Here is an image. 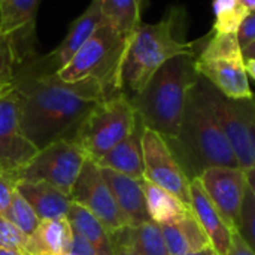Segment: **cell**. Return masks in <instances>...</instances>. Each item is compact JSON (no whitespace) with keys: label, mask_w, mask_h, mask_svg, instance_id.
<instances>
[{"label":"cell","mask_w":255,"mask_h":255,"mask_svg":"<svg viewBox=\"0 0 255 255\" xmlns=\"http://www.w3.org/2000/svg\"><path fill=\"white\" fill-rule=\"evenodd\" d=\"M13 91L22 131L37 149L57 140H73L88 114L109 99L93 78L66 82L58 73H34L19 67Z\"/></svg>","instance_id":"1"},{"label":"cell","mask_w":255,"mask_h":255,"mask_svg":"<svg viewBox=\"0 0 255 255\" xmlns=\"http://www.w3.org/2000/svg\"><path fill=\"white\" fill-rule=\"evenodd\" d=\"M193 55H176L166 61L131 97L142 124L167 142L178 137L188 94L197 82Z\"/></svg>","instance_id":"2"},{"label":"cell","mask_w":255,"mask_h":255,"mask_svg":"<svg viewBox=\"0 0 255 255\" xmlns=\"http://www.w3.org/2000/svg\"><path fill=\"white\" fill-rule=\"evenodd\" d=\"M182 16V9L172 7L155 24L142 22L131 36L121 69V91L128 99L134 97L170 58L176 55L196 57L199 42H187L181 37Z\"/></svg>","instance_id":"3"},{"label":"cell","mask_w":255,"mask_h":255,"mask_svg":"<svg viewBox=\"0 0 255 255\" xmlns=\"http://www.w3.org/2000/svg\"><path fill=\"white\" fill-rule=\"evenodd\" d=\"M169 145L190 181L209 167H239L229 139L194 87L188 94L178 137Z\"/></svg>","instance_id":"4"},{"label":"cell","mask_w":255,"mask_h":255,"mask_svg":"<svg viewBox=\"0 0 255 255\" xmlns=\"http://www.w3.org/2000/svg\"><path fill=\"white\" fill-rule=\"evenodd\" d=\"M131 37L112 22L105 21L81 46L72 61L58 72L66 82L96 79L106 96L115 97L121 91V69Z\"/></svg>","instance_id":"5"},{"label":"cell","mask_w":255,"mask_h":255,"mask_svg":"<svg viewBox=\"0 0 255 255\" xmlns=\"http://www.w3.org/2000/svg\"><path fill=\"white\" fill-rule=\"evenodd\" d=\"M194 66L199 76L229 99L247 100L255 96L238 34L211 31L206 45L194 57Z\"/></svg>","instance_id":"6"},{"label":"cell","mask_w":255,"mask_h":255,"mask_svg":"<svg viewBox=\"0 0 255 255\" xmlns=\"http://www.w3.org/2000/svg\"><path fill=\"white\" fill-rule=\"evenodd\" d=\"M139 117L131 100L118 94L96 106L79 126L73 142L88 160L97 163L123 142L137 126Z\"/></svg>","instance_id":"7"},{"label":"cell","mask_w":255,"mask_h":255,"mask_svg":"<svg viewBox=\"0 0 255 255\" xmlns=\"http://www.w3.org/2000/svg\"><path fill=\"white\" fill-rule=\"evenodd\" d=\"M194 88L221 126L239 167L244 170L255 167V96L247 100L229 99L202 76L197 78Z\"/></svg>","instance_id":"8"},{"label":"cell","mask_w":255,"mask_h":255,"mask_svg":"<svg viewBox=\"0 0 255 255\" xmlns=\"http://www.w3.org/2000/svg\"><path fill=\"white\" fill-rule=\"evenodd\" d=\"M87 157L73 140H57L37 154L15 173L16 182H46L70 197Z\"/></svg>","instance_id":"9"},{"label":"cell","mask_w":255,"mask_h":255,"mask_svg":"<svg viewBox=\"0 0 255 255\" xmlns=\"http://www.w3.org/2000/svg\"><path fill=\"white\" fill-rule=\"evenodd\" d=\"M143 178L167 190L190 206V178L184 172L169 142L157 131L143 127L142 131Z\"/></svg>","instance_id":"10"},{"label":"cell","mask_w":255,"mask_h":255,"mask_svg":"<svg viewBox=\"0 0 255 255\" xmlns=\"http://www.w3.org/2000/svg\"><path fill=\"white\" fill-rule=\"evenodd\" d=\"M106 21L103 16L100 1L91 0L88 7L81 13L69 27L67 34L58 43V46L46 55H36L27 61H22L16 67L25 69L34 73H58L63 70L81 49V46L90 39V36Z\"/></svg>","instance_id":"11"},{"label":"cell","mask_w":255,"mask_h":255,"mask_svg":"<svg viewBox=\"0 0 255 255\" xmlns=\"http://www.w3.org/2000/svg\"><path fill=\"white\" fill-rule=\"evenodd\" d=\"M70 200L90 211L111 235L127 226L100 167L93 160H85L72 190Z\"/></svg>","instance_id":"12"},{"label":"cell","mask_w":255,"mask_h":255,"mask_svg":"<svg viewBox=\"0 0 255 255\" xmlns=\"http://www.w3.org/2000/svg\"><path fill=\"white\" fill-rule=\"evenodd\" d=\"M37 151L22 131L16 93L12 90L0 96V172H18Z\"/></svg>","instance_id":"13"},{"label":"cell","mask_w":255,"mask_h":255,"mask_svg":"<svg viewBox=\"0 0 255 255\" xmlns=\"http://www.w3.org/2000/svg\"><path fill=\"white\" fill-rule=\"evenodd\" d=\"M197 179L226 224L235 230L248 185L245 170L241 167H209Z\"/></svg>","instance_id":"14"},{"label":"cell","mask_w":255,"mask_h":255,"mask_svg":"<svg viewBox=\"0 0 255 255\" xmlns=\"http://www.w3.org/2000/svg\"><path fill=\"white\" fill-rule=\"evenodd\" d=\"M42 0H0V33L4 34L21 64L37 55L36 18Z\"/></svg>","instance_id":"15"},{"label":"cell","mask_w":255,"mask_h":255,"mask_svg":"<svg viewBox=\"0 0 255 255\" xmlns=\"http://www.w3.org/2000/svg\"><path fill=\"white\" fill-rule=\"evenodd\" d=\"M190 208L208 235L215 255H227L232 242V229L226 224L197 178L190 184Z\"/></svg>","instance_id":"16"},{"label":"cell","mask_w":255,"mask_h":255,"mask_svg":"<svg viewBox=\"0 0 255 255\" xmlns=\"http://www.w3.org/2000/svg\"><path fill=\"white\" fill-rule=\"evenodd\" d=\"M100 170L115 197L121 214L126 218L127 226H139L151 221L146 209L142 179H134L106 167H100Z\"/></svg>","instance_id":"17"},{"label":"cell","mask_w":255,"mask_h":255,"mask_svg":"<svg viewBox=\"0 0 255 255\" xmlns=\"http://www.w3.org/2000/svg\"><path fill=\"white\" fill-rule=\"evenodd\" d=\"M73 229L67 217L43 220L27 238L24 255H66L70 253Z\"/></svg>","instance_id":"18"},{"label":"cell","mask_w":255,"mask_h":255,"mask_svg":"<svg viewBox=\"0 0 255 255\" xmlns=\"http://www.w3.org/2000/svg\"><path fill=\"white\" fill-rule=\"evenodd\" d=\"M143 124L139 120L134 130L96 164L99 167L112 169L134 179H143V152H142V131Z\"/></svg>","instance_id":"19"},{"label":"cell","mask_w":255,"mask_h":255,"mask_svg":"<svg viewBox=\"0 0 255 255\" xmlns=\"http://www.w3.org/2000/svg\"><path fill=\"white\" fill-rule=\"evenodd\" d=\"M16 191L30 203L40 221L66 217L72 200L69 196L46 182H16Z\"/></svg>","instance_id":"20"},{"label":"cell","mask_w":255,"mask_h":255,"mask_svg":"<svg viewBox=\"0 0 255 255\" xmlns=\"http://www.w3.org/2000/svg\"><path fill=\"white\" fill-rule=\"evenodd\" d=\"M114 248H126L140 255H170L160 224L146 221L139 226H126L111 235Z\"/></svg>","instance_id":"21"},{"label":"cell","mask_w":255,"mask_h":255,"mask_svg":"<svg viewBox=\"0 0 255 255\" xmlns=\"http://www.w3.org/2000/svg\"><path fill=\"white\" fill-rule=\"evenodd\" d=\"M160 227L170 255L187 254L212 248L208 235L205 233L203 227L200 226L193 212L176 223L163 224Z\"/></svg>","instance_id":"22"},{"label":"cell","mask_w":255,"mask_h":255,"mask_svg":"<svg viewBox=\"0 0 255 255\" xmlns=\"http://www.w3.org/2000/svg\"><path fill=\"white\" fill-rule=\"evenodd\" d=\"M142 188L146 200V209L151 221L163 226L176 223L185 217H188L193 211L188 205L179 200L176 196L169 193L167 190L149 182L148 179H142Z\"/></svg>","instance_id":"23"},{"label":"cell","mask_w":255,"mask_h":255,"mask_svg":"<svg viewBox=\"0 0 255 255\" xmlns=\"http://www.w3.org/2000/svg\"><path fill=\"white\" fill-rule=\"evenodd\" d=\"M67 220L72 229L79 233L96 251L97 255H114L115 248L112 244L111 233L106 227L85 208L72 202L70 209L67 212Z\"/></svg>","instance_id":"24"},{"label":"cell","mask_w":255,"mask_h":255,"mask_svg":"<svg viewBox=\"0 0 255 255\" xmlns=\"http://www.w3.org/2000/svg\"><path fill=\"white\" fill-rule=\"evenodd\" d=\"M106 21L118 27L124 34L133 36L142 24V12L146 0H99Z\"/></svg>","instance_id":"25"},{"label":"cell","mask_w":255,"mask_h":255,"mask_svg":"<svg viewBox=\"0 0 255 255\" xmlns=\"http://www.w3.org/2000/svg\"><path fill=\"white\" fill-rule=\"evenodd\" d=\"M212 9L215 15L212 31L227 34H238L239 27L250 13L241 0H212Z\"/></svg>","instance_id":"26"},{"label":"cell","mask_w":255,"mask_h":255,"mask_svg":"<svg viewBox=\"0 0 255 255\" xmlns=\"http://www.w3.org/2000/svg\"><path fill=\"white\" fill-rule=\"evenodd\" d=\"M3 217L7 221H10L18 230H21L25 236H30L40 224V220L36 215V212L33 211V208L30 206V203L16 190L12 196L9 208L6 209Z\"/></svg>","instance_id":"27"},{"label":"cell","mask_w":255,"mask_h":255,"mask_svg":"<svg viewBox=\"0 0 255 255\" xmlns=\"http://www.w3.org/2000/svg\"><path fill=\"white\" fill-rule=\"evenodd\" d=\"M16 57L10 40L0 33V96L13 90V78L16 72Z\"/></svg>","instance_id":"28"},{"label":"cell","mask_w":255,"mask_h":255,"mask_svg":"<svg viewBox=\"0 0 255 255\" xmlns=\"http://www.w3.org/2000/svg\"><path fill=\"white\" fill-rule=\"evenodd\" d=\"M236 230L255 253V194L248 185L245 190V197L236 224Z\"/></svg>","instance_id":"29"},{"label":"cell","mask_w":255,"mask_h":255,"mask_svg":"<svg viewBox=\"0 0 255 255\" xmlns=\"http://www.w3.org/2000/svg\"><path fill=\"white\" fill-rule=\"evenodd\" d=\"M27 238L21 230H18L10 221L0 215V248L16 250L24 253Z\"/></svg>","instance_id":"30"},{"label":"cell","mask_w":255,"mask_h":255,"mask_svg":"<svg viewBox=\"0 0 255 255\" xmlns=\"http://www.w3.org/2000/svg\"><path fill=\"white\" fill-rule=\"evenodd\" d=\"M15 190H16L15 178L7 172H0V215H3L9 208Z\"/></svg>","instance_id":"31"},{"label":"cell","mask_w":255,"mask_h":255,"mask_svg":"<svg viewBox=\"0 0 255 255\" xmlns=\"http://www.w3.org/2000/svg\"><path fill=\"white\" fill-rule=\"evenodd\" d=\"M238 40H239V45L242 46V49L247 48L250 43L255 42V10L248 13V16L244 19L242 25L239 27Z\"/></svg>","instance_id":"32"},{"label":"cell","mask_w":255,"mask_h":255,"mask_svg":"<svg viewBox=\"0 0 255 255\" xmlns=\"http://www.w3.org/2000/svg\"><path fill=\"white\" fill-rule=\"evenodd\" d=\"M227 255H255V253L247 244V241L239 235V232L235 229L232 232V242H230V250Z\"/></svg>","instance_id":"33"},{"label":"cell","mask_w":255,"mask_h":255,"mask_svg":"<svg viewBox=\"0 0 255 255\" xmlns=\"http://www.w3.org/2000/svg\"><path fill=\"white\" fill-rule=\"evenodd\" d=\"M70 253L76 255H97L96 251L93 250V247L79 233H76L75 230H73V241H72Z\"/></svg>","instance_id":"34"},{"label":"cell","mask_w":255,"mask_h":255,"mask_svg":"<svg viewBox=\"0 0 255 255\" xmlns=\"http://www.w3.org/2000/svg\"><path fill=\"white\" fill-rule=\"evenodd\" d=\"M247 173V181H248V187L254 191L255 194V167H251V169H247L245 170Z\"/></svg>","instance_id":"35"},{"label":"cell","mask_w":255,"mask_h":255,"mask_svg":"<svg viewBox=\"0 0 255 255\" xmlns=\"http://www.w3.org/2000/svg\"><path fill=\"white\" fill-rule=\"evenodd\" d=\"M245 67H247L248 76H251L255 81V58H247L245 60Z\"/></svg>","instance_id":"36"},{"label":"cell","mask_w":255,"mask_h":255,"mask_svg":"<svg viewBox=\"0 0 255 255\" xmlns=\"http://www.w3.org/2000/svg\"><path fill=\"white\" fill-rule=\"evenodd\" d=\"M242 51H244L245 60H247V58H255V42L250 43V45H248L247 48H244Z\"/></svg>","instance_id":"37"},{"label":"cell","mask_w":255,"mask_h":255,"mask_svg":"<svg viewBox=\"0 0 255 255\" xmlns=\"http://www.w3.org/2000/svg\"><path fill=\"white\" fill-rule=\"evenodd\" d=\"M179 255H215L214 248H206L202 251H194V253H187V254H179Z\"/></svg>","instance_id":"38"},{"label":"cell","mask_w":255,"mask_h":255,"mask_svg":"<svg viewBox=\"0 0 255 255\" xmlns=\"http://www.w3.org/2000/svg\"><path fill=\"white\" fill-rule=\"evenodd\" d=\"M114 255H140L134 251H130V250H126V248H115V254Z\"/></svg>","instance_id":"39"},{"label":"cell","mask_w":255,"mask_h":255,"mask_svg":"<svg viewBox=\"0 0 255 255\" xmlns=\"http://www.w3.org/2000/svg\"><path fill=\"white\" fill-rule=\"evenodd\" d=\"M0 255H24V253H21V251H16V250L0 248Z\"/></svg>","instance_id":"40"},{"label":"cell","mask_w":255,"mask_h":255,"mask_svg":"<svg viewBox=\"0 0 255 255\" xmlns=\"http://www.w3.org/2000/svg\"><path fill=\"white\" fill-rule=\"evenodd\" d=\"M66 255H76V254H73V253H69V254H66Z\"/></svg>","instance_id":"41"}]
</instances>
